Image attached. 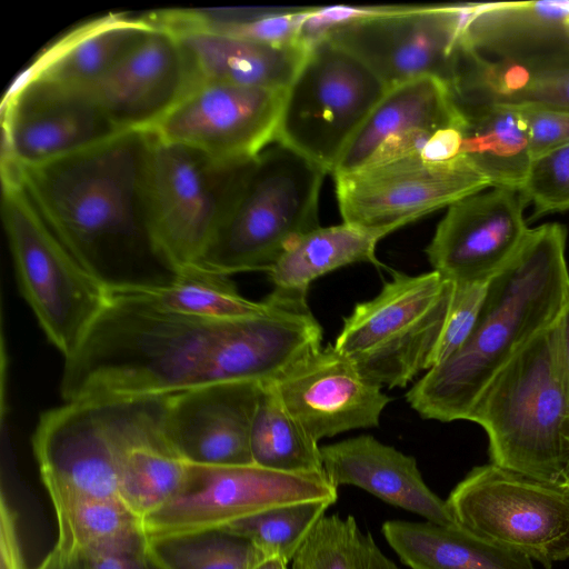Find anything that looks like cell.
<instances>
[{
	"label": "cell",
	"mask_w": 569,
	"mask_h": 569,
	"mask_svg": "<svg viewBox=\"0 0 569 569\" xmlns=\"http://www.w3.org/2000/svg\"><path fill=\"white\" fill-rule=\"evenodd\" d=\"M149 143V132L130 131L38 166L1 160L53 234L108 295L162 288L178 276L150 227Z\"/></svg>",
	"instance_id": "1"
},
{
	"label": "cell",
	"mask_w": 569,
	"mask_h": 569,
	"mask_svg": "<svg viewBox=\"0 0 569 569\" xmlns=\"http://www.w3.org/2000/svg\"><path fill=\"white\" fill-rule=\"evenodd\" d=\"M566 243L567 229L560 223L529 228L515 256L489 280L467 341L407 391V402L422 418L467 420L492 377L556 322L569 301Z\"/></svg>",
	"instance_id": "2"
},
{
	"label": "cell",
	"mask_w": 569,
	"mask_h": 569,
	"mask_svg": "<svg viewBox=\"0 0 569 569\" xmlns=\"http://www.w3.org/2000/svg\"><path fill=\"white\" fill-rule=\"evenodd\" d=\"M231 320L167 310L136 291L108 301L64 359V402L168 396L217 382L218 352Z\"/></svg>",
	"instance_id": "3"
},
{
	"label": "cell",
	"mask_w": 569,
	"mask_h": 569,
	"mask_svg": "<svg viewBox=\"0 0 569 569\" xmlns=\"http://www.w3.org/2000/svg\"><path fill=\"white\" fill-rule=\"evenodd\" d=\"M468 421L489 439L491 463L565 487L569 479V396L555 323L522 346L479 395Z\"/></svg>",
	"instance_id": "4"
},
{
	"label": "cell",
	"mask_w": 569,
	"mask_h": 569,
	"mask_svg": "<svg viewBox=\"0 0 569 569\" xmlns=\"http://www.w3.org/2000/svg\"><path fill=\"white\" fill-rule=\"evenodd\" d=\"M328 172L273 141L258 156L230 211L198 266L231 276L269 272L286 249L319 227L318 201Z\"/></svg>",
	"instance_id": "5"
},
{
	"label": "cell",
	"mask_w": 569,
	"mask_h": 569,
	"mask_svg": "<svg viewBox=\"0 0 569 569\" xmlns=\"http://www.w3.org/2000/svg\"><path fill=\"white\" fill-rule=\"evenodd\" d=\"M453 287L436 270L417 276L392 270L376 297L343 318L335 348L372 382L406 387L433 366Z\"/></svg>",
	"instance_id": "6"
},
{
	"label": "cell",
	"mask_w": 569,
	"mask_h": 569,
	"mask_svg": "<svg viewBox=\"0 0 569 569\" xmlns=\"http://www.w3.org/2000/svg\"><path fill=\"white\" fill-rule=\"evenodd\" d=\"M150 134L146 196L157 246L178 271L198 264L224 223L256 159L218 161Z\"/></svg>",
	"instance_id": "7"
},
{
	"label": "cell",
	"mask_w": 569,
	"mask_h": 569,
	"mask_svg": "<svg viewBox=\"0 0 569 569\" xmlns=\"http://www.w3.org/2000/svg\"><path fill=\"white\" fill-rule=\"evenodd\" d=\"M1 184L2 222L20 291L66 359L104 308L108 292L53 234L4 166Z\"/></svg>",
	"instance_id": "8"
},
{
	"label": "cell",
	"mask_w": 569,
	"mask_h": 569,
	"mask_svg": "<svg viewBox=\"0 0 569 569\" xmlns=\"http://www.w3.org/2000/svg\"><path fill=\"white\" fill-rule=\"evenodd\" d=\"M388 88L359 58L325 38L284 90L274 141L333 172Z\"/></svg>",
	"instance_id": "9"
},
{
	"label": "cell",
	"mask_w": 569,
	"mask_h": 569,
	"mask_svg": "<svg viewBox=\"0 0 569 569\" xmlns=\"http://www.w3.org/2000/svg\"><path fill=\"white\" fill-rule=\"evenodd\" d=\"M459 526L547 568L569 558V490L493 463L473 468L446 500Z\"/></svg>",
	"instance_id": "10"
},
{
	"label": "cell",
	"mask_w": 569,
	"mask_h": 569,
	"mask_svg": "<svg viewBox=\"0 0 569 569\" xmlns=\"http://www.w3.org/2000/svg\"><path fill=\"white\" fill-rule=\"evenodd\" d=\"M196 466L183 492L141 519L146 545L218 532L287 505L337 500V488L326 473H291L256 463Z\"/></svg>",
	"instance_id": "11"
},
{
	"label": "cell",
	"mask_w": 569,
	"mask_h": 569,
	"mask_svg": "<svg viewBox=\"0 0 569 569\" xmlns=\"http://www.w3.org/2000/svg\"><path fill=\"white\" fill-rule=\"evenodd\" d=\"M472 3L376 6L326 37L369 67L388 89L433 77L453 87Z\"/></svg>",
	"instance_id": "12"
},
{
	"label": "cell",
	"mask_w": 569,
	"mask_h": 569,
	"mask_svg": "<svg viewBox=\"0 0 569 569\" xmlns=\"http://www.w3.org/2000/svg\"><path fill=\"white\" fill-rule=\"evenodd\" d=\"M333 178L343 222L388 234L491 187L463 156L448 161L406 157Z\"/></svg>",
	"instance_id": "13"
},
{
	"label": "cell",
	"mask_w": 569,
	"mask_h": 569,
	"mask_svg": "<svg viewBox=\"0 0 569 569\" xmlns=\"http://www.w3.org/2000/svg\"><path fill=\"white\" fill-rule=\"evenodd\" d=\"M120 398H94L41 413L32 437L40 476L51 500H121L118 430Z\"/></svg>",
	"instance_id": "14"
},
{
	"label": "cell",
	"mask_w": 569,
	"mask_h": 569,
	"mask_svg": "<svg viewBox=\"0 0 569 569\" xmlns=\"http://www.w3.org/2000/svg\"><path fill=\"white\" fill-rule=\"evenodd\" d=\"M284 90L196 80L149 133L229 162L257 157L276 139Z\"/></svg>",
	"instance_id": "15"
},
{
	"label": "cell",
	"mask_w": 569,
	"mask_h": 569,
	"mask_svg": "<svg viewBox=\"0 0 569 569\" xmlns=\"http://www.w3.org/2000/svg\"><path fill=\"white\" fill-rule=\"evenodd\" d=\"M1 160L32 167L122 133L79 87L32 79L10 87L2 103Z\"/></svg>",
	"instance_id": "16"
},
{
	"label": "cell",
	"mask_w": 569,
	"mask_h": 569,
	"mask_svg": "<svg viewBox=\"0 0 569 569\" xmlns=\"http://www.w3.org/2000/svg\"><path fill=\"white\" fill-rule=\"evenodd\" d=\"M520 189L490 187L448 207L426 254L453 282H488L515 256L529 228Z\"/></svg>",
	"instance_id": "17"
},
{
	"label": "cell",
	"mask_w": 569,
	"mask_h": 569,
	"mask_svg": "<svg viewBox=\"0 0 569 569\" xmlns=\"http://www.w3.org/2000/svg\"><path fill=\"white\" fill-rule=\"evenodd\" d=\"M153 24L106 73L79 87L120 132H151L197 80L178 38Z\"/></svg>",
	"instance_id": "18"
},
{
	"label": "cell",
	"mask_w": 569,
	"mask_h": 569,
	"mask_svg": "<svg viewBox=\"0 0 569 569\" xmlns=\"http://www.w3.org/2000/svg\"><path fill=\"white\" fill-rule=\"evenodd\" d=\"M272 382L290 413L318 442L349 430L377 427L392 400L330 343Z\"/></svg>",
	"instance_id": "19"
},
{
	"label": "cell",
	"mask_w": 569,
	"mask_h": 569,
	"mask_svg": "<svg viewBox=\"0 0 569 569\" xmlns=\"http://www.w3.org/2000/svg\"><path fill=\"white\" fill-rule=\"evenodd\" d=\"M463 121L449 88L437 78L392 87L357 131L332 176L406 157L425 159L439 131Z\"/></svg>",
	"instance_id": "20"
},
{
	"label": "cell",
	"mask_w": 569,
	"mask_h": 569,
	"mask_svg": "<svg viewBox=\"0 0 569 569\" xmlns=\"http://www.w3.org/2000/svg\"><path fill=\"white\" fill-rule=\"evenodd\" d=\"M260 385L223 381L170 395L166 416L170 441L193 463H253L250 438Z\"/></svg>",
	"instance_id": "21"
},
{
	"label": "cell",
	"mask_w": 569,
	"mask_h": 569,
	"mask_svg": "<svg viewBox=\"0 0 569 569\" xmlns=\"http://www.w3.org/2000/svg\"><path fill=\"white\" fill-rule=\"evenodd\" d=\"M169 396L119 397L120 495L140 519L192 482L197 466L172 445L166 429Z\"/></svg>",
	"instance_id": "22"
},
{
	"label": "cell",
	"mask_w": 569,
	"mask_h": 569,
	"mask_svg": "<svg viewBox=\"0 0 569 569\" xmlns=\"http://www.w3.org/2000/svg\"><path fill=\"white\" fill-rule=\"evenodd\" d=\"M323 471L338 489H363L385 502L443 526H459L446 500L425 482L413 457L360 435L321 447Z\"/></svg>",
	"instance_id": "23"
},
{
	"label": "cell",
	"mask_w": 569,
	"mask_h": 569,
	"mask_svg": "<svg viewBox=\"0 0 569 569\" xmlns=\"http://www.w3.org/2000/svg\"><path fill=\"white\" fill-rule=\"evenodd\" d=\"M463 42L487 59H569V0L472 3Z\"/></svg>",
	"instance_id": "24"
},
{
	"label": "cell",
	"mask_w": 569,
	"mask_h": 569,
	"mask_svg": "<svg viewBox=\"0 0 569 569\" xmlns=\"http://www.w3.org/2000/svg\"><path fill=\"white\" fill-rule=\"evenodd\" d=\"M154 23L178 38L197 80L286 90L309 50L299 43L272 44L193 27Z\"/></svg>",
	"instance_id": "25"
},
{
	"label": "cell",
	"mask_w": 569,
	"mask_h": 569,
	"mask_svg": "<svg viewBox=\"0 0 569 569\" xmlns=\"http://www.w3.org/2000/svg\"><path fill=\"white\" fill-rule=\"evenodd\" d=\"M153 26L148 13L114 12L87 21L47 47L11 87L32 79L87 86L106 73Z\"/></svg>",
	"instance_id": "26"
},
{
	"label": "cell",
	"mask_w": 569,
	"mask_h": 569,
	"mask_svg": "<svg viewBox=\"0 0 569 569\" xmlns=\"http://www.w3.org/2000/svg\"><path fill=\"white\" fill-rule=\"evenodd\" d=\"M382 533L411 569H535L530 558L461 526L389 520L382 525Z\"/></svg>",
	"instance_id": "27"
},
{
	"label": "cell",
	"mask_w": 569,
	"mask_h": 569,
	"mask_svg": "<svg viewBox=\"0 0 569 569\" xmlns=\"http://www.w3.org/2000/svg\"><path fill=\"white\" fill-rule=\"evenodd\" d=\"M462 106L536 104L569 111V59L518 63L469 52L456 87Z\"/></svg>",
	"instance_id": "28"
},
{
	"label": "cell",
	"mask_w": 569,
	"mask_h": 569,
	"mask_svg": "<svg viewBox=\"0 0 569 569\" xmlns=\"http://www.w3.org/2000/svg\"><path fill=\"white\" fill-rule=\"evenodd\" d=\"M458 107L465 118L461 156L491 187L521 190L533 154L519 107L496 102Z\"/></svg>",
	"instance_id": "29"
},
{
	"label": "cell",
	"mask_w": 569,
	"mask_h": 569,
	"mask_svg": "<svg viewBox=\"0 0 569 569\" xmlns=\"http://www.w3.org/2000/svg\"><path fill=\"white\" fill-rule=\"evenodd\" d=\"M386 236L347 222L319 226L297 238L268 272L273 290L307 299L315 280L339 268L353 263L383 267L376 248Z\"/></svg>",
	"instance_id": "30"
},
{
	"label": "cell",
	"mask_w": 569,
	"mask_h": 569,
	"mask_svg": "<svg viewBox=\"0 0 569 569\" xmlns=\"http://www.w3.org/2000/svg\"><path fill=\"white\" fill-rule=\"evenodd\" d=\"M51 502L58 522L53 550L61 558L136 550L143 546L140 519L119 500L69 497Z\"/></svg>",
	"instance_id": "31"
},
{
	"label": "cell",
	"mask_w": 569,
	"mask_h": 569,
	"mask_svg": "<svg viewBox=\"0 0 569 569\" xmlns=\"http://www.w3.org/2000/svg\"><path fill=\"white\" fill-rule=\"evenodd\" d=\"M253 463L291 473H325L321 447L282 402L273 382H261L250 438Z\"/></svg>",
	"instance_id": "32"
},
{
	"label": "cell",
	"mask_w": 569,
	"mask_h": 569,
	"mask_svg": "<svg viewBox=\"0 0 569 569\" xmlns=\"http://www.w3.org/2000/svg\"><path fill=\"white\" fill-rule=\"evenodd\" d=\"M136 292L167 310L219 321L253 316L269 307L267 298L252 301L241 296L230 276L198 264L179 271L169 286Z\"/></svg>",
	"instance_id": "33"
},
{
	"label": "cell",
	"mask_w": 569,
	"mask_h": 569,
	"mask_svg": "<svg viewBox=\"0 0 569 569\" xmlns=\"http://www.w3.org/2000/svg\"><path fill=\"white\" fill-rule=\"evenodd\" d=\"M290 569H399L352 516H325L290 562Z\"/></svg>",
	"instance_id": "34"
},
{
	"label": "cell",
	"mask_w": 569,
	"mask_h": 569,
	"mask_svg": "<svg viewBox=\"0 0 569 569\" xmlns=\"http://www.w3.org/2000/svg\"><path fill=\"white\" fill-rule=\"evenodd\" d=\"M332 503L321 500L278 507L233 522L218 532L246 539L264 557L277 556L290 563Z\"/></svg>",
	"instance_id": "35"
},
{
	"label": "cell",
	"mask_w": 569,
	"mask_h": 569,
	"mask_svg": "<svg viewBox=\"0 0 569 569\" xmlns=\"http://www.w3.org/2000/svg\"><path fill=\"white\" fill-rule=\"evenodd\" d=\"M143 555L153 569H251L264 558L248 540L222 532L143 542Z\"/></svg>",
	"instance_id": "36"
},
{
	"label": "cell",
	"mask_w": 569,
	"mask_h": 569,
	"mask_svg": "<svg viewBox=\"0 0 569 569\" xmlns=\"http://www.w3.org/2000/svg\"><path fill=\"white\" fill-rule=\"evenodd\" d=\"M532 218L569 209V144L533 159L521 188Z\"/></svg>",
	"instance_id": "37"
},
{
	"label": "cell",
	"mask_w": 569,
	"mask_h": 569,
	"mask_svg": "<svg viewBox=\"0 0 569 569\" xmlns=\"http://www.w3.org/2000/svg\"><path fill=\"white\" fill-rule=\"evenodd\" d=\"M488 282H453L451 305L432 367L452 356L471 335L479 318Z\"/></svg>",
	"instance_id": "38"
},
{
	"label": "cell",
	"mask_w": 569,
	"mask_h": 569,
	"mask_svg": "<svg viewBox=\"0 0 569 569\" xmlns=\"http://www.w3.org/2000/svg\"><path fill=\"white\" fill-rule=\"evenodd\" d=\"M517 107L528 126L533 159L569 144V111L536 104Z\"/></svg>",
	"instance_id": "39"
},
{
	"label": "cell",
	"mask_w": 569,
	"mask_h": 569,
	"mask_svg": "<svg viewBox=\"0 0 569 569\" xmlns=\"http://www.w3.org/2000/svg\"><path fill=\"white\" fill-rule=\"evenodd\" d=\"M0 569H27L17 530V515L1 495L0 502Z\"/></svg>",
	"instance_id": "40"
},
{
	"label": "cell",
	"mask_w": 569,
	"mask_h": 569,
	"mask_svg": "<svg viewBox=\"0 0 569 569\" xmlns=\"http://www.w3.org/2000/svg\"><path fill=\"white\" fill-rule=\"evenodd\" d=\"M79 559L81 569H148L143 547L128 551L91 553Z\"/></svg>",
	"instance_id": "41"
},
{
	"label": "cell",
	"mask_w": 569,
	"mask_h": 569,
	"mask_svg": "<svg viewBox=\"0 0 569 569\" xmlns=\"http://www.w3.org/2000/svg\"><path fill=\"white\" fill-rule=\"evenodd\" d=\"M557 337V359L562 381L569 396V301L555 322Z\"/></svg>",
	"instance_id": "42"
},
{
	"label": "cell",
	"mask_w": 569,
	"mask_h": 569,
	"mask_svg": "<svg viewBox=\"0 0 569 569\" xmlns=\"http://www.w3.org/2000/svg\"><path fill=\"white\" fill-rule=\"evenodd\" d=\"M49 557L51 559L52 569H81V562L79 558H61L54 550L49 553Z\"/></svg>",
	"instance_id": "43"
},
{
	"label": "cell",
	"mask_w": 569,
	"mask_h": 569,
	"mask_svg": "<svg viewBox=\"0 0 569 569\" xmlns=\"http://www.w3.org/2000/svg\"><path fill=\"white\" fill-rule=\"evenodd\" d=\"M251 569H290L289 563L280 557L270 556L262 558Z\"/></svg>",
	"instance_id": "44"
},
{
	"label": "cell",
	"mask_w": 569,
	"mask_h": 569,
	"mask_svg": "<svg viewBox=\"0 0 569 569\" xmlns=\"http://www.w3.org/2000/svg\"><path fill=\"white\" fill-rule=\"evenodd\" d=\"M565 488H567L569 490V479H568L567 483L565 485Z\"/></svg>",
	"instance_id": "45"
}]
</instances>
